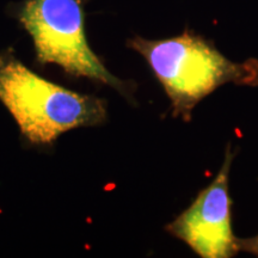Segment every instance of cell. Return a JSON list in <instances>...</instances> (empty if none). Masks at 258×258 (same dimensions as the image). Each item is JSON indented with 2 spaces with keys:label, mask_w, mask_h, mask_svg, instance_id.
<instances>
[{
  "label": "cell",
  "mask_w": 258,
  "mask_h": 258,
  "mask_svg": "<svg viewBox=\"0 0 258 258\" xmlns=\"http://www.w3.org/2000/svg\"><path fill=\"white\" fill-rule=\"evenodd\" d=\"M0 102L32 145H50L64 132L106 120L104 99L42 78L11 49L0 53Z\"/></svg>",
  "instance_id": "cell-2"
},
{
  "label": "cell",
  "mask_w": 258,
  "mask_h": 258,
  "mask_svg": "<svg viewBox=\"0 0 258 258\" xmlns=\"http://www.w3.org/2000/svg\"><path fill=\"white\" fill-rule=\"evenodd\" d=\"M11 14L31 36L38 63L57 64L67 74L105 84L125 97L132 92L131 84L112 76L90 48L84 0H23Z\"/></svg>",
  "instance_id": "cell-3"
},
{
  "label": "cell",
  "mask_w": 258,
  "mask_h": 258,
  "mask_svg": "<svg viewBox=\"0 0 258 258\" xmlns=\"http://www.w3.org/2000/svg\"><path fill=\"white\" fill-rule=\"evenodd\" d=\"M240 251H245V252H250L258 256V235L253 238H249V239H240Z\"/></svg>",
  "instance_id": "cell-5"
},
{
  "label": "cell",
  "mask_w": 258,
  "mask_h": 258,
  "mask_svg": "<svg viewBox=\"0 0 258 258\" xmlns=\"http://www.w3.org/2000/svg\"><path fill=\"white\" fill-rule=\"evenodd\" d=\"M128 46L150 64L169 97L173 116L185 121L200 101L225 84L258 86V60H228L211 42L192 32L165 40L137 36Z\"/></svg>",
  "instance_id": "cell-1"
},
{
  "label": "cell",
  "mask_w": 258,
  "mask_h": 258,
  "mask_svg": "<svg viewBox=\"0 0 258 258\" xmlns=\"http://www.w3.org/2000/svg\"><path fill=\"white\" fill-rule=\"evenodd\" d=\"M231 163L232 151L228 147L214 180L166 227L169 233L188 244L202 258H230L240 251V239L232 230L228 192Z\"/></svg>",
  "instance_id": "cell-4"
}]
</instances>
